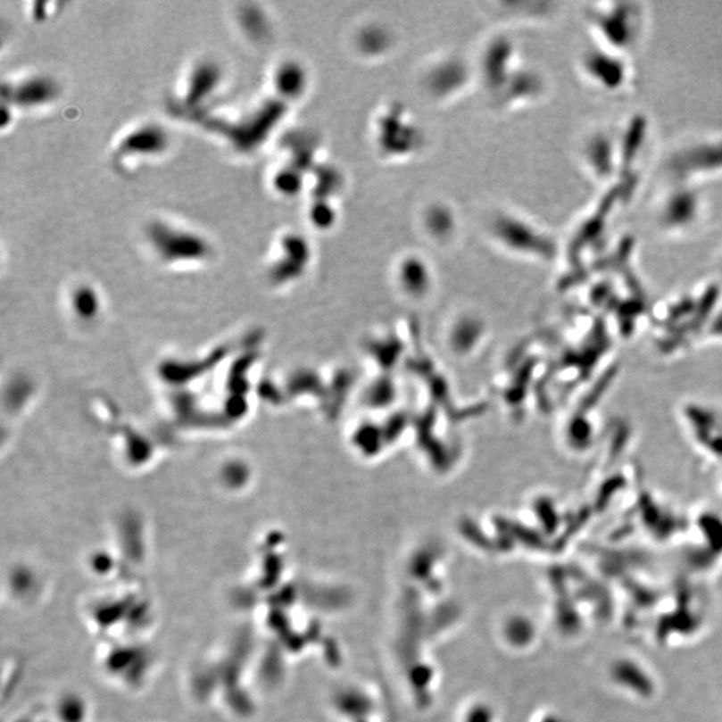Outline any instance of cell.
I'll return each instance as SVG.
<instances>
[{"instance_id": "6da1fadb", "label": "cell", "mask_w": 722, "mask_h": 722, "mask_svg": "<svg viewBox=\"0 0 722 722\" xmlns=\"http://www.w3.org/2000/svg\"><path fill=\"white\" fill-rule=\"evenodd\" d=\"M149 236L155 248L166 256L203 254L208 246L203 238L190 233L170 229L163 224L153 225L149 229Z\"/></svg>"}, {"instance_id": "7a4b0ae2", "label": "cell", "mask_w": 722, "mask_h": 722, "mask_svg": "<svg viewBox=\"0 0 722 722\" xmlns=\"http://www.w3.org/2000/svg\"><path fill=\"white\" fill-rule=\"evenodd\" d=\"M3 90H8V94H3L4 98H10L11 102L23 106H37V104H47L56 95V85L46 77H34L16 86H3Z\"/></svg>"}, {"instance_id": "3957f363", "label": "cell", "mask_w": 722, "mask_h": 722, "mask_svg": "<svg viewBox=\"0 0 722 722\" xmlns=\"http://www.w3.org/2000/svg\"><path fill=\"white\" fill-rule=\"evenodd\" d=\"M168 137L165 131L155 126H146L126 137L120 145V153L125 154H155L165 149Z\"/></svg>"}, {"instance_id": "277c9868", "label": "cell", "mask_w": 722, "mask_h": 722, "mask_svg": "<svg viewBox=\"0 0 722 722\" xmlns=\"http://www.w3.org/2000/svg\"><path fill=\"white\" fill-rule=\"evenodd\" d=\"M219 78V69L213 63H201V66L195 69L192 80H190L189 93H187L189 102L195 104V102L206 98V95L216 87Z\"/></svg>"}]
</instances>
